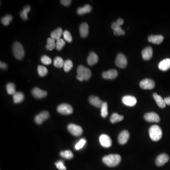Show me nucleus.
<instances>
[{"mask_svg": "<svg viewBox=\"0 0 170 170\" xmlns=\"http://www.w3.org/2000/svg\"><path fill=\"white\" fill-rule=\"evenodd\" d=\"M121 157L118 154H111L103 158V162L109 167H115L121 163Z\"/></svg>", "mask_w": 170, "mask_h": 170, "instance_id": "obj_1", "label": "nucleus"}, {"mask_svg": "<svg viewBox=\"0 0 170 170\" xmlns=\"http://www.w3.org/2000/svg\"><path fill=\"white\" fill-rule=\"evenodd\" d=\"M77 79L80 81L88 80L91 76V72L89 68L82 65H80L77 69Z\"/></svg>", "mask_w": 170, "mask_h": 170, "instance_id": "obj_2", "label": "nucleus"}, {"mask_svg": "<svg viewBox=\"0 0 170 170\" xmlns=\"http://www.w3.org/2000/svg\"><path fill=\"white\" fill-rule=\"evenodd\" d=\"M150 137L154 141L159 140L162 137V130L159 126L157 125L152 126L149 129Z\"/></svg>", "mask_w": 170, "mask_h": 170, "instance_id": "obj_3", "label": "nucleus"}, {"mask_svg": "<svg viewBox=\"0 0 170 170\" xmlns=\"http://www.w3.org/2000/svg\"><path fill=\"white\" fill-rule=\"evenodd\" d=\"M12 50L16 58L18 60L23 58L25 55L24 50L21 43L18 42H15L13 45Z\"/></svg>", "mask_w": 170, "mask_h": 170, "instance_id": "obj_4", "label": "nucleus"}, {"mask_svg": "<svg viewBox=\"0 0 170 170\" xmlns=\"http://www.w3.org/2000/svg\"><path fill=\"white\" fill-rule=\"evenodd\" d=\"M58 112L63 115H70L72 114L73 108L70 104H62L57 107Z\"/></svg>", "mask_w": 170, "mask_h": 170, "instance_id": "obj_5", "label": "nucleus"}, {"mask_svg": "<svg viewBox=\"0 0 170 170\" xmlns=\"http://www.w3.org/2000/svg\"><path fill=\"white\" fill-rule=\"evenodd\" d=\"M139 86L143 90H152L155 88V82L151 79H144L140 82Z\"/></svg>", "mask_w": 170, "mask_h": 170, "instance_id": "obj_6", "label": "nucleus"}, {"mask_svg": "<svg viewBox=\"0 0 170 170\" xmlns=\"http://www.w3.org/2000/svg\"><path fill=\"white\" fill-rule=\"evenodd\" d=\"M127 59L124 55L120 53L117 55L115 60V64L118 67L125 68L127 65Z\"/></svg>", "mask_w": 170, "mask_h": 170, "instance_id": "obj_7", "label": "nucleus"}, {"mask_svg": "<svg viewBox=\"0 0 170 170\" xmlns=\"http://www.w3.org/2000/svg\"><path fill=\"white\" fill-rule=\"evenodd\" d=\"M68 130L72 135L75 136H79L83 133V129L80 126L74 124H70L68 125Z\"/></svg>", "mask_w": 170, "mask_h": 170, "instance_id": "obj_8", "label": "nucleus"}, {"mask_svg": "<svg viewBox=\"0 0 170 170\" xmlns=\"http://www.w3.org/2000/svg\"><path fill=\"white\" fill-rule=\"evenodd\" d=\"M100 144L104 148H110L112 145V141L110 137L106 134H102L99 137Z\"/></svg>", "mask_w": 170, "mask_h": 170, "instance_id": "obj_9", "label": "nucleus"}, {"mask_svg": "<svg viewBox=\"0 0 170 170\" xmlns=\"http://www.w3.org/2000/svg\"><path fill=\"white\" fill-rule=\"evenodd\" d=\"M144 119L146 121L150 123H159L160 121V118L158 114L154 112L148 113L144 115Z\"/></svg>", "mask_w": 170, "mask_h": 170, "instance_id": "obj_10", "label": "nucleus"}, {"mask_svg": "<svg viewBox=\"0 0 170 170\" xmlns=\"http://www.w3.org/2000/svg\"><path fill=\"white\" fill-rule=\"evenodd\" d=\"M122 102L125 105L132 107L136 105L137 100L136 97L132 95H125L122 98Z\"/></svg>", "mask_w": 170, "mask_h": 170, "instance_id": "obj_11", "label": "nucleus"}, {"mask_svg": "<svg viewBox=\"0 0 170 170\" xmlns=\"http://www.w3.org/2000/svg\"><path fill=\"white\" fill-rule=\"evenodd\" d=\"M49 117V114L47 111H43L36 116L35 121L37 124H41L44 121L48 119Z\"/></svg>", "mask_w": 170, "mask_h": 170, "instance_id": "obj_12", "label": "nucleus"}, {"mask_svg": "<svg viewBox=\"0 0 170 170\" xmlns=\"http://www.w3.org/2000/svg\"><path fill=\"white\" fill-rule=\"evenodd\" d=\"M129 138V133L127 130H123L119 135L118 138L119 143L121 145L126 144L128 141Z\"/></svg>", "mask_w": 170, "mask_h": 170, "instance_id": "obj_13", "label": "nucleus"}, {"mask_svg": "<svg viewBox=\"0 0 170 170\" xmlns=\"http://www.w3.org/2000/svg\"><path fill=\"white\" fill-rule=\"evenodd\" d=\"M169 160V157L166 154H162L157 157L156 160V163L158 166H161L168 162Z\"/></svg>", "mask_w": 170, "mask_h": 170, "instance_id": "obj_14", "label": "nucleus"}, {"mask_svg": "<svg viewBox=\"0 0 170 170\" xmlns=\"http://www.w3.org/2000/svg\"><path fill=\"white\" fill-rule=\"evenodd\" d=\"M118 75V72L115 69H111L108 71L104 72L102 77L104 79L107 80H113L115 79Z\"/></svg>", "mask_w": 170, "mask_h": 170, "instance_id": "obj_15", "label": "nucleus"}, {"mask_svg": "<svg viewBox=\"0 0 170 170\" xmlns=\"http://www.w3.org/2000/svg\"><path fill=\"white\" fill-rule=\"evenodd\" d=\"M89 102L92 105L97 108H101L104 104L103 101L101 100L99 97L95 95H91L89 97Z\"/></svg>", "mask_w": 170, "mask_h": 170, "instance_id": "obj_16", "label": "nucleus"}, {"mask_svg": "<svg viewBox=\"0 0 170 170\" xmlns=\"http://www.w3.org/2000/svg\"><path fill=\"white\" fill-rule=\"evenodd\" d=\"M32 94L36 98H42L46 97L47 93L46 91L41 90L38 88H34L32 90Z\"/></svg>", "mask_w": 170, "mask_h": 170, "instance_id": "obj_17", "label": "nucleus"}, {"mask_svg": "<svg viewBox=\"0 0 170 170\" xmlns=\"http://www.w3.org/2000/svg\"><path fill=\"white\" fill-rule=\"evenodd\" d=\"M153 53L152 48L150 46L147 47L142 51V58L145 60H149L152 57Z\"/></svg>", "mask_w": 170, "mask_h": 170, "instance_id": "obj_18", "label": "nucleus"}, {"mask_svg": "<svg viewBox=\"0 0 170 170\" xmlns=\"http://www.w3.org/2000/svg\"><path fill=\"white\" fill-rule=\"evenodd\" d=\"M80 33L81 37H86L88 36L89 33V27L87 23H82L80 25Z\"/></svg>", "mask_w": 170, "mask_h": 170, "instance_id": "obj_19", "label": "nucleus"}, {"mask_svg": "<svg viewBox=\"0 0 170 170\" xmlns=\"http://www.w3.org/2000/svg\"><path fill=\"white\" fill-rule=\"evenodd\" d=\"M164 37L162 35H151L148 37L149 42L154 44H161L163 41Z\"/></svg>", "mask_w": 170, "mask_h": 170, "instance_id": "obj_20", "label": "nucleus"}, {"mask_svg": "<svg viewBox=\"0 0 170 170\" xmlns=\"http://www.w3.org/2000/svg\"><path fill=\"white\" fill-rule=\"evenodd\" d=\"M158 68L162 71L168 70L170 68V59H165L160 61L158 64Z\"/></svg>", "mask_w": 170, "mask_h": 170, "instance_id": "obj_21", "label": "nucleus"}, {"mask_svg": "<svg viewBox=\"0 0 170 170\" xmlns=\"http://www.w3.org/2000/svg\"><path fill=\"white\" fill-rule=\"evenodd\" d=\"M98 61V57L95 53L91 52L87 58V62L90 66L94 65L97 63Z\"/></svg>", "mask_w": 170, "mask_h": 170, "instance_id": "obj_22", "label": "nucleus"}, {"mask_svg": "<svg viewBox=\"0 0 170 170\" xmlns=\"http://www.w3.org/2000/svg\"><path fill=\"white\" fill-rule=\"evenodd\" d=\"M63 32L62 31V28L58 27L57 29H55L52 31L51 33V37L55 39V40H58L60 39L61 36L63 35Z\"/></svg>", "mask_w": 170, "mask_h": 170, "instance_id": "obj_23", "label": "nucleus"}, {"mask_svg": "<svg viewBox=\"0 0 170 170\" xmlns=\"http://www.w3.org/2000/svg\"><path fill=\"white\" fill-rule=\"evenodd\" d=\"M153 95L155 101L157 102V104L160 108H164V107H165L166 104L164 102V99H163V98L160 95H158L156 93H154L153 94Z\"/></svg>", "mask_w": 170, "mask_h": 170, "instance_id": "obj_24", "label": "nucleus"}, {"mask_svg": "<svg viewBox=\"0 0 170 170\" xmlns=\"http://www.w3.org/2000/svg\"><path fill=\"white\" fill-rule=\"evenodd\" d=\"M92 10V8L91 5H89V4H86L83 7H79L77 9V13L78 14L81 15L90 12Z\"/></svg>", "mask_w": 170, "mask_h": 170, "instance_id": "obj_25", "label": "nucleus"}, {"mask_svg": "<svg viewBox=\"0 0 170 170\" xmlns=\"http://www.w3.org/2000/svg\"><path fill=\"white\" fill-rule=\"evenodd\" d=\"M24 95L21 92H16L13 95V99L14 103H20L21 102H22L24 99Z\"/></svg>", "mask_w": 170, "mask_h": 170, "instance_id": "obj_26", "label": "nucleus"}, {"mask_svg": "<svg viewBox=\"0 0 170 170\" xmlns=\"http://www.w3.org/2000/svg\"><path fill=\"white\" fill-rule=\"evenodd\" d=\"M124 116L118 114L117 113H114L112 114L110 117V122L112 124H115V123H118V122H121L124 120Z\"/></svg>", "mask_w": 170, "mask_h": 170, "instance_id": "obj_27", "label": "nucleus"}, {"mask_svg": "<svg viewBox=\"0 0 170 170\" xmlns=\"http://www.w3.org/2000/svg\"><path fill=\"white\" fill-rule=\"evenodd\" d=\"M56 47V43H55V39L50 37L47 40V44L46 48L48 50L52 51Z\"/></svg>", "mask_w": 170, "mask_h": 170, "instance_id": "obj_28", "label": "nucleus"}, {"mask_svg": "<svg viewBox=\"0 0 170 170\" xmlns=\"http://www.w3.org/2000/svg\"><path fill=\"white\" fill-rule=\"evenodd\" d=\"M64 61L60 57H56L55 58L54 61V65L57 68H61L63 67Z\"/></svg>", "mask_w": 170, "mask_h": 170, "instance_id": "obj_29", "label": "nucleus"}, {"mask_svg": "<svg viewBox=\"0 0 170 170\" xmlns=\"http://www.w3.org/2000/svg\"><path fill=\"white\" fill-rule=\"evenodd\" d=\"M101 114L102 117L106 118L108 116V104L106 102H104L101 107Z\"/></svg>", "mask_w": 170, "mask_h": 170, "instance_id": "obj_30", "label": "nucleus"}, {"mask_svg": "<svg viewBox=\"0 0 170 170\" xmlns=\"http://www.w3.org/2000/svg\"><path fill=\"white\" fill-rule=\"evenodd\" d=\"M6 90L7 92L9 95H13L16 92L15 86L14 84L12 83H9L6 85Z\"/></svg>", "mask_w": 170, "mask_h": 170, "instance_id": "obj_31", "label": "nucleus"}, {"mask_svg": "<svg viewBox=\"0 0 170 170\" xmlns=\"http://www.w3.org/2000/svg\"><path fill=\"white\" fill-rule=\"evenodd\" d=\"M61 156L67 159H70L73 158V154L70 150H65L61 152Z\"/></svg>", "mask_w": 170, "mask_h": 170, "instance_id": "obj_32", "label": "nucleus"}, {"mask_svg": "<svg viewBox=\"0 0 170 170\" xmlns=\"http://www.w3.org/2000/svg\"><path fill=\"white\" fill-rule=\"evenodd\" d=\"M72 67H73V63L71 60H67L64 61V65H63L64 71L68 72L71 69Z\"/></svg>", "mask_w": 170, "mask_h": 170, "instance_id": "obj_33", "label": "nucleus"}, {"mask_svg": "<svg viewBox=\"0 0 170 170\" xmlns=\"http://www.w3.org/2000/svg\"><path fill=\"white\" fill-rule=\"evenodd\" d=\"M37 71L38 74L41 77H44L47 75L48 73V70L45 66L39 65L37 68Z\"/></svg>", "mask_w": 170, "mask_h": 170, "instance_id": "obj_34", "label": "nucleus"}, {"mask_svg": "<svg viewBox=\"0 0 170 170\" xmlns=\"http://www.w3.org/2000/svg\"><path fill=\"white\" fill-rule=\"evenodd\" d=\"M12 20V17L11 15L8 14L2 18L1 22L4 26H8L10 24V22Z\"/></svg>", "mask_w": 170, "mask_h": 170, "instance_id": "obj_35", "label": "nucleus"}, {"mask_svg": "<svg viewBox=\"0 0 170 170\" xmlns=\"http://www.w3.org/2000/svg\"><path fill=\"white\" fill-rule=\"evenodd\" d=\"M65 45V41L64 39H60L57 40L56 42V48L57 50L61 51Z\"/></svg>", "mask_w": 170, "mask_h": 170, "instance_id": "obj_36", "label": "nucleus"}, {"mask_svg": "<svg viewBox=\"0 0 170 170\" xmlns=\"http://www.w3.org/2000/svg\"><path fill=\"white\" fill-rule=\"evenodd\" d=\"M63 36L65 41L69 42V43L71 42L72 40V37L71 34H70L69 31H68V30L64 31L63 32Z\"/></svg>", "mask_w": 170, "mask_h": 170, "instance_id": "obj_37", "label": "nucleus"}, {"mask_svg": "<svg viewBox=\"0 0 170 170\" xmlns=\"http://www.w3.org/2000/svg\"><path fill=\"white\" fill-rule=\"evenodd\" d=\"M41 61L43 64L45 65H49L52 63V60L49 57L46 56H44L41 57Z\"/></svg>", "mask_w": 170, "mask_h": 170, "instance_id": "obj_38", "label": "nucleus"}, {"mask_svg": "<svg viewBox=\"0 0 170 170\" xmlns=\"http://www.w3.org/2000/svg\"><path fill=\"white\" fill-rule=\"evenodd\" d=\"M57 168L59 170H66V167L64 164V162L62 160L58 161L55 163Z\"/></svg>", "mask_w": 170, "mask_h": 170, "instance_id": "obj_39", "label": "nucleus"}, {"mask_svg": "<svg viewBox=\"0 0 170 170\" xmlns=\"http://www.w3.org/2000/svg\"><path fill=\"white\" fill-rule=\"evenodd\" d=\"M86 141L85 139H81L75 145V148L76 150H80L82 148L84 147L85 144H86Z\"/></svg>", "mask_w": 170, "mask_h": 170, "instance_id": "obj_40", "label": "nucleus"}, {"mask_svg": "<svg viewBox=\"0 0 170 170\" xmlns=\"http://www.w3.org/2000/svg\"><path fill=\"white\" fill-rule=\"evenodd\" d=\"M114 35L118 36L124 35L125 34V32L124 30H123L122 27H121L116 31H114Z\"/></svg>", "mask_w": 170, "mask_h": 170, "instance_id": "obj_41", "label": "nucleus"}, {"mask_svg": "<svg viewBox=\"0 0 170 170\" xmlns=\"http://www.w3.org/2000/svg\"><path fill=\"white\" fill-rule=\"evenodd\" d=\"M27 13H28V12H26L24 10H23V11H21V12H20V16H21V18H22V20L26 21L28 19Z\"/></svg>", "mask_w": 170, "mask_h": 170, "instance_id": "obj_42", "label": "nucleus"}, {"mask_svg": "<svg viewBox=\"0 0 170 170\" xmlns=\"http://www.w3.org/2000/svg\"><path fill=\"white\" fill-rule=\"evenodd\" d=\"M121 27V26L116 22H113L112 23V28H113L114 31H116V30H118V29H119Z\"/></svg>", "mask_w": 170, "mask_h": 170, "instance_id": "obj_43", "label": "nucleus"}, {"mask_svg": "<svg viewBox=\"0 0 170 170\" xmlns=\"http://www.w3.org/2000/svg\"><path fill=\"white\" fill-rule=\"evenodd\" d=\"M60 2L61 4H63L64 6H68L70 5L72 1L71 0H61Z\"/></svg>", "mask_w": 170, "mask_h": 170, "instance_id": "obj_44", "label": "nucleus"}, {"mask_svg": "<svg viewBox=\"0 0 170 170\" xmlns=\"http://www.w3.org/2000/svg\"><path fill=\"white\" fill-rule=\"evenodd\" d=\"M1 63H0V67H1V69H6L7 68V65L6 63H4V62H2L1 61Z\"/></svg>", "mask_w": 170, "mask_h": 170, "instance_id": "obj_45", "label": "nucleus"}, {"mask_svg": "<svg viewBox=\"0 0 170 170\" xmlns=\"http://www.w3.org/2000/svg\"><path fill=\"white\" fill-rule=\"evenodd\" d=\"M116 22L121 26V25H122L124 23V21L123 19H119Z\"/></svg>", "mask_w": 170, "mask_h": 170, "instance_id": "obj_46", "label": "nucleus"}, {"mask_svg": "<svg viewBox=\"0 0 170 170\" xmlns=\"http://www.w3.org/2000/svg\"><path fill=\"white\" fill-rule=\"evenodd\" d=\"M169 97V100H170V96H169V97Z\"/></svg>", "mask_w": 170, "mask_h": 170, "instance_id": "obj_47", "label": "nucleus"}]
</instances>
